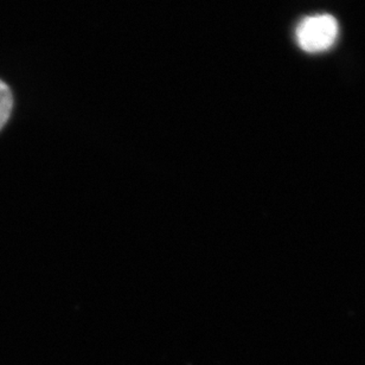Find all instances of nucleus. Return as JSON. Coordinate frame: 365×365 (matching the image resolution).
Wrapping results in <instances>:
<instances>
[{
  "instance_id": "1",
  "label": "nucleus",
  "mask_w": 365,
  "mask_h": 365,
  "mask_svg": "<svg viewBox=\"0 0 365 365\" xmlns=\"http://www.w3.org/2000/svg\"><path fill=\"white\" fill-rule=\"evenodd\" d=\"M338 21L331 14H318L304 19L295 36L299 46L306 53H322L330 49L337 39Z\"/></svg>"
},
{
  "instance_id": "2",
  "label": "nucleus",
  "mask_w": 365,
  "mask_h": 365,
  "mask_svg": "<svg viewBox=\"0 0 365 365\" xmlns=\"http://www.w3.org/2000/svg\"><path fill=\"white\" fill-rule=\"evenodd\" d=\"M12 106H14V98H12L10 88L6 83H4L0 80V130L10 118Z\"/></svg>"
}]
</instances>
